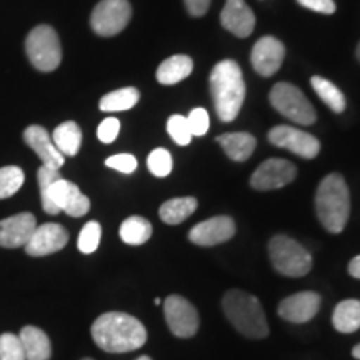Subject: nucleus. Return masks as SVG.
Returning <instances> with one entry per match:
<instances>
[{"mask_svg":"<svg viewBox=\"0 0 360 360\" xmlns=\"http://www.w3.org/2000/svg\"><path fill=\"white\" fill-rule=\"evenodd\" d=\"M92 339L97 347L110 354H124L141 349L147 342L143 323L124 312H107L92 326Z\"/></svg>","mask_w":360,"mask_h":360,"instance_id":"1","label":"nucleus"},{"mask_svg":"<svg viewBox=\"0 0 360 360\" xmlns=\"http://www.w3.org/2000/svg\"><path fill=\"white\" fill-rule=\"evenodd\" d=\"M42 207L49 215L65 212L70 217H82L90 210V200L74 182L64 179L58 169L40 165L37 170Z\"/></svg>","mask_w":360,"mask_h":360,"instance_id":"2","label":"nucleus"},{"mask_svg":"<svg viewBox=\"0 0 360 360\" xmlns=\"http://www.w3.org/2000/svg\"><path fill=\"white\" fill-rule=\"evenodd\" d=\"M210 94L219 119L222 122H232L245 101V82L240 67L236 60H222L210 74Z\"/></svg>","mask_w":360,"mask_h":360,"instance_id":"3","label":"nucleus"},{"mask_svg":"<svg viewBox=\"0 0 360 360\" xmlns=\"http://www.w3.org/2000/svg\"><path fill=\"white\" fill-rule=\"evenodd\" d=\"M315 210L326 231L330 233L344 231L350 215V192L340 174H328L319 184L315 193Z\"/></svg>","mask_w":360,"mask_h":360,"instance_id":"4","label":"nucleus"},{"mask_svg":"<svg viewBox=\"0 0 360 360\" xmlns=\"http://www.w3.org/2000/svg\"><path fill=\"white\" fill-rule=\"evenodd\" d=\"M222 309L229 322L249 339H265L269 335L267 317L257 297L244 290H229L222 299Z\"/></svg>","mask_w":360,"mask_h":360,"instance_id":"5","label":"nucleus"},{"mask_svg":"<svg viewBox=\"0 0 360 360\" xmlns=\"http://www.w3.org/2000/svg\"><path fill=\"white\" fill-rule=\"evenodd\" d=\"M269 257L274 269L285 277H304L312 269L310 252L287 236L270 238Z\"/></svg>","mask_w":360,"mask_h":360,"instance_id":"6","label":"nucleus"},{"mask_svg":"<svg viewBox=\"0 0 360 360\" xmlns=\"http://www.w3.org/2000/svg\"><path fill=\"white\" fill-rule=\"evenodd\" d=\"M25 52L30 64L40 72L56 70L62 62V45L51 25H37L25 39Z\"/></svg>","mask_w":360,"mask_h":360,"instance_id":"7","label":"nucleus"},{"mask_svg":"<svg viewBox=\"0 0 360 360\" xmlns=\"http://www.w3.org/2000/svg\"><path fill=\"white\" fill-rule=\"evenodd\" d=\"M270 103L278 114L299 125H312L317 120L314 107L300 89L287 82H278L270 90Z\"/></svg>","mask_w":360,"mask_h":360,"instance_id":"8","label":"nucleus"},{"mask_svg":"<svg viewBox=\"0 0 360 360\" xmlns=\"http://www.w3.org/2000/svg\"><path fill=\"white\" fill-rule=\"evenodd\" d=\"M130 17L132 7L129 0H101L90 15V25L101 37H112L129 25Z\"/></svg>","mask_w":360,"mask_h":360,"instance_id":"9","label":"nucleus"},{"mask_svg":"<svg viewBox=\"0 0 360 360\" xmlns=\"http://www.w3.org/2000/svg\"><path fill=\"white\" fill-rule=\"evenodd\" d=\"M165 321L170 332L180 339L193 337L199 330V314L182 295H169L164 302Z\"/></svg>","mask_w":360,"mask_h":360,"instance_id":"10","label":"nucleus"},{"mask_svg":"<svg viewBox=\"0 0 360 360\" xmlns=\"http://www.w3.org/2000/svg\"><path fill=\"white\" fill-rule=\"evenodd\" d=\"M269 141L276 147L287 148L302 159H314L321 152V142L304 130L289 125H277L269 132Z\"/></svg>","mask_w":360,"mask_h":360,"instance_id":"11","label":"nucleus"},{"mask_svg":"<svg viewBox=\"0 0 360 360\" xmlns=\"http://www.w3.org/2000/svg\"><path fill=\"white\" fill-rule=\"evenodd\" d=\"M297 177L295 165L283 159H269L252 174L250 186L255 191H276L285 187Z\"/></svg>","mask_w":360,"mask_h":360,"instance_id":"12","label":"nucleus"},{"mask_svg":"<svg viewBox=\"0 0 360 360\" xmlns=\"http://www.w3.org/2000/svg\"><path fill=\"white\" fill-rule=\"evenodd\" d=\"M69 244V232L60 224H42L35 227L30 240L25 244V252L32 257H44L62 250Z\"/></svg>","mask_w":360,"mask_h":360,"instance_id":"13","label":"nucleus"},{"mask_svg":"<svg viewBox=\"0 0 360 360\" xmlns=\"http://www.w3.org/2000/svg\"><path fill=\"white\" fill-rule=\"evenodd\" d=\"M236 233V222L227 215H217L197 224L188 232V240L200 247H214L231 240Z\"/></svg>","mask_w":360,"mask_h":360,"instance_id":"14","label":"nucleus"},{"mask_svg":"<svg viewBox=\"0 0 360 360\" xmlns=\"http://www.w3.org/2000/svg\"><path fill=\"white\" fill-rule=\"evenodd\" d=\"M283 57H285V47L281 40L265 35V37L259 39L252 49L250 60L257 74L262 77H270L281 69Z\"/></svg>","mask_w":360,"mask_h":360,"instance_id":"15","label":"nucleus"},{"mask_svg":"<svg viewBox=\"0 0 360 360\" xmlns=\"http://www.w3.org/2000/svg\"><path fill=\"white\" fill-rule=\"evenodd\" d=\"M321 295L317 292H299L278 304V315L292 323H305L317 315L321 309Z\"/></svg>","mask_w":360,"mask_h":360,"instance_id":"16","label":"nucleus"},{"mask_svg":"<svg viewBox=\"0 0 360 360\" xmlns=\"http://www.w3.org/2000/svg\"><path fill=\"white\" fill-rule=\"evenodd\" d=\"M37 227V219L30 212H22L0 220V247L17 249L25 247Z\"/></svg>","mask_w":360,"mask_h":360,"instance_id":"17","label":"nucleus"},{"mask_svg":"<svg viewBox=\"0 0 360 360\" xmlns=\"http://www.w3.org/2000/svg\"><path fill=\"white\" fill-rule=\"evenodd\" d=\"M220 22L225 30L236 37L245 39L254 32L255 15L245 0H227L220 13Z\"/></svg>","mask_w":360,"mask_h":360,"instance_id":"18","label":"nucleus"},{"mask_svg":"<svg viewBox=\"0 0 360 360\" xmlns=\"http://www.w3.org/2000/svg\"><path fill=\"white\" fill-rule=\"evenodd\" d=\"M24 141L39 155L42 165L58 170L64 165L65 157L53 146L52 135L47 132V129L40 127V125H30L24 130Z\"/></svg>","mask_w":360,"mask_h":360,"instance_id":"19","label":"nucleus"},{"mask_svg":"<svg viewBox=\"0 0 360 360\" xmlns=\"http://www.w3.org/2000/svg\"><path fill=\"white\" fill-rule=\"evenodd\" d=\"M20 342L25 352V360H49L52 355L51 340L42 328L27 326L20 330Z\"/></svg>","mask_w":360,"mask_h":360,"instance_id":"20","label":"nucleus"},{"mask_svg":"<svg viewBox=\"0 0 360 360\" xmlns=\"http://www.w3.org/2000/svg\"><path fill=\"white\" fill-rule=\"evenodd\" d=\"M219 146L224 148L229 159L236 162H245L249 157L254 154L257 141L249 132H231L222 134L217 137Z\"/></svg>","mask_w":360,"mask_h":360,"instance_id":"21","label":"nucleus"},{"mask_svg":"<svg viewBox=\"0 0 360 360\" xmlns=\"http://www.w3.org/2000/svg\"><path fill=\"white\" fill-rule=\"evenodd\" d=\"M53 146L64 157H74L79 154L80 146H82V130L74 120L57 125L52 134Z\"/></svg>","mask_w":360,"mask_h":360,"instance_id":"22","label":"nucleus"},{"mask_svg":"<svg viewBox=\"0 0 360 360\" xmlns=\"http://www.w3.org/2000/svg\"><path fill=\"white\" fill-rule=\"evenodd\" d=\"M193 70V62L188 56H172L164 60L157 69V80L162 85H174L187 79Z\"/></svg>","mask_w":360,"mask_h":360,"instance_id":"23","label":"nucleus"},{"mask_svg":"<svg viewBox=\"0 0 360 360\" xmlns=\"http://www.w3.org/2000/svg\"><path fill=\"white\" fill-rule=\"evenodd\" d=\"M332 323L340 334H352L360 328V300H342L332 315Z\"/></svg>","mask_w":360,"mask_h":360,"instance_id":"24","label":"nucleus"},{"mask_svg":"<svg viewBox=\"0 0 360 360\" xmlns=\"http://www.w3.org/2000/svg\"><path fill=\"white\" fill-rule=\"evenodd\" d=\"M197 199L193 197H177V199H170L160 205L159 215L165 224L177 225L182 224L184 220L191 217L197 209Z\"/></svg>","mask_w":360,"mask_h":360,"instance_id":"25","label":"nucleus"},{"mask_svg":"<svg viewBox=\"0 0 360 360\" xmlns=\"http://www.w3.org/2000/svg\"><path fill=\"white\" fill-rule=\"evenodd\" d=\"M141 92L135 87H124L114 92H109L103 96L98 102V109L102 112H124L130 110L134 105H137Z\"/></svg>","mask_w":360,"mask_h":360,"instance_id":"26","label":"nucleus"},{"mask_svg":"<svg viewBox=\"0 0 360 360\" xmlns=\"http://www.w3.org/2000/svg\"><path fill=\"white\" fill-rule=\"evenodd\" d=\"M120 238L129 245H142L152 237V224L147 219L132 215L120 225Z\"/></svg>","mask_w":360,"mask_h":360,"instance_id":"27","label":"nucleus"},{"mask_svg":"<svg viewBox=\"0 0 360 360\" xmlns=\"http://www.w3.org/2000/svg\"><path fill=\"white\" fill-rule=\"evenodd\" d=\"M310 84H312L314 90L317 92V96L327 103V107L332 112H335V114H342V112L345 110L347 102H345L344 94L340 92V89L337 87L335 84H332L330 80L323 77H319V75H315V77L310 79Z\"/></svg>","mask_w":360,"mask_h":360,"instance_id":"28","label":"nucleus"},{"mask_svg":"<svg viewBox=\"0 0 360 360\" xmlns=\"http://www.w3.org/2000/svg\"><path fill=\"white\" fill-rule=\"evenodd\" d=\"M24 170L17 165H7L0 169V200L15 195L24 186Z\"/></svg>","mask_w":360,"mask_h":360,"instance_id":"29","label":"nucleus"},{"mask_svg":"<svg viewBox=\"0 0 360 360\" xmlns=\"http://www.w3.org/2000/svg\"><path fill=\"white\" fill-rule=\"evenodd\" d=\"M102 237V227L96 220H90L84 225V229L79 233L77 247L82 254H94L98 249Z\"/></svg>","mask_w":360,"mask_h":360,"instance_id":"30","label":"nucleus"},{"mask_svg":"<svg viewBox=\"0 0 360 360\" xmlns=\"http://www.w3.org/2000/svg\"><path fill=\"white\" fill-rule=\"evenodd\" d=\"M147 167L155 177H167V175L172 172L174 167L172 155H170V152L165 150V148H155V150H152L150 154H148Z\"/></svg>","mask_w":360,"mask_h":360,"instance_id":"31","label":"nucleus"},{"mask_svg":"<svg viewBox=\"0 0 360 360\" xmlns=\"http://www.w3.org/2000/svg\"><path fill=\"white\" fill-rule=\"evenodd\" d=\"M167 132L170 135V139H172L177 146H188L193 137L187 117L179 114L172 115L167 120Z\"/></svg>","mask_w":360,"mask_h":360,"instance_id":"32","label":"nucleus"},{"mask_svg":"<svg viewBox=\"0 0 360 360\" xmlns=\"http://www.w3.org/2000/svg\"><path fill=\"white\" fill-rule=\"evenodd\" d=\"M0 360H25L19 334L6 332L0 335Z\"/></svg>","mask_w":360,"mask_h":360,"instance_id":"33","label":"nucleus"},{"mask_svg":"<svg viewBox=\"0 0 360 360\" xmlns=\"http://www.w3.org/2000/svg\"><path fill=\"white\" fill-rule=\"evenodd\" d=\"M187 120H188V125H191L192 135L202 137V135H205L207 130H209V125H210L209 114H207V110L202 109V107L193 109L191 114H188Z\"/></svg>","mask_w":360,"mask_h":360,"instance_id":"34","label":"nucleus"},{"mask_svg":"<svg viewBox=\"0 0 360 360\" xmlns=\"http://www.w3.org/2000/svg\"><path fill=\"white\" fill-rule=\"evenodd\" d=\"M119 132H120L119 119H115V117H107V119H103L101 125H98L97 137L102 143H112L117 137H119Z\"/></svg>","mask_w":360,"mask_h":360,"instance_id":"35","label":"nucleus"},{"mask_svg":"<svg viewBox=\"0 0 360 360\" xmlns=\"http://www.w3.org/2000/svg\"><path fill=\"white\" fill-rule=\"evenodd\" d=\"M107 167L117 170L122 174H132L137 169V159L132 154H117L105 160Z\"/></svg>","mask_w":360,"mask_h":360,"instance_id":"36","label":"nucleus"},{"mask_svg":"<svg viewBox=\"0 0 360 360\" xmlns=\"http://www.w3.org/2000/svg\"><path fill=\"white\" fill-rule=\"evenodd\" d=\"M300 6L309 8V11H314L317 13H326V15H330V13L335 12V2L334 0H297Z\"/></svg>","mask_w":360,"mask_h":360,"instance_id":"37","label":"nucleus"},{"mask_svg":"<svg viewBox=\"0 0 360 360\" xmlns=\"http://www.w3.org/2000/svg\"><path fill=\"white\" fill-rule=\"evenodd\" d=\"M184 2H186L187 12L191 13V15L202 17L205 15L207 11H209L212 0H184Z\"/></svg>","mask_w":360,"mask_h":360,"instance_id":"38","label":"nucleus"},{"mask_svg":"<svg viewBox=\"0 0 360 360\" xmlns=\"http://www.w3.org/2000/svg\"><path fill=\"white\" fill-rule=\"evenodd\" d=\"M349 274L354 278H359V281H360V255H357V257H354L352 260H350Z\"/></svg>","mask_w":360,"mask_h":360,"instance_id":"39","label":"nucleus"},{"mask_svg":"<svg viewBox=\"0 0 360 360\" xmlns=\"http://www.w3.org/2000/svg\"><path fill=\"white\" fill-rule=\"evenodd\" d=\"M352 355H354L355 359L360 360V344H357V345H355V347L352 349Z\"/></svg>","mask_w":360,"mask_h":360,"instance_id":"40","label":"nucleus"},{"mask_svg":"<svg viewBox=\"0 0 360 360\" xmlns=\"http://www.w3.org/2000/svg\"><path fill=\"white\" fill-rule=\"evenodd\" d=\"M355 53H357V58H359V62H360V42L357 45V52H355Z\"/></svg>","mask_w":360,"mask_h":360,"instance_id":"41","label":"nucleus"},{"mask_svg":"<svg viewBox=\"0 0 360 360\" xmlns=\"http://www.w3.org/2000/svg\"><path fill=\"white\" fill-rule=\"evenodd\" d=\"M137 360H152L150 357H146V355H143V357H139Z\"/></svg>","mask_w":360,"mask_h":360,"instance_id":"42","label":"nucleus"},{"mask_svg":"<svg viewBox=\"0 0 360 360\" xmlns=\"http://www.w3.org/2000/svg\"><path fill=\"white\" fill-rule=\"evenodd\" d=\"M82 360H92V359H82Z\"/></svg>","mask_w":360,"mask_h":360,"instance_id":"43","label":"nucleus"}]
</instances>
